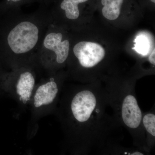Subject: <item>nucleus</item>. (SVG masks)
<instances>
[{
  "mask_svg": "<svg viewBox=\"0 0 155 155\" xmlns=\"http://www.w3.org/2000/svg\"><path fill=\"white\" fill-rule=\"evenodd\" d=\"M122 120L125 125L131 129L139 127L142 119V114L135 97L132 95L127 96L122 103Z\"/></svg>",
  "mask_w": 155,
  "mask_h": 155,
  "instance_id": "6",
  "label": "nucleus"
},
{
  "mask_svg": "<svg viewBox=\"0 0 155 155\" xmlns=\"http://www.w3.org/2000/svg\"><path fill=\"white\" fill-rule=\"evenodd\" d=\"M53 20L50 9L44 5L30 14L17 8L0 16V62L6 70L28 67L39 73L38 56Z\"/></svg>",
  "mask_w": 155,
  "mask_h": 155,
  "instance_id": "1",
  "label": "nucleus"
},
{
  "mask_svg": "<svg viewBox=\"0 0 155 155\" xmlns=\"http://www.w3.org/2000/svg\"><path fill=\"white\" fill-rule=\"evenodd\" d=\"M88 0H61L51 11V15L62 12L65 19L69 21L77 20L80 16L78 5Z\"/></svg>",
  "mask_w": 155,
  "mask_h": 155,
  "instance_id": "7",
  "label": "nucleus"
},
{
  "mask_svg": "<svg viewBox=\"0 0 155 155\" xmlns=\"http://www.w3.org/2000/svg\"><path fill=\"white\" fill-rule=\"evenodd\" d=\"M155 49L153 50L152 52L150 54L149 57V62L153 65H155Z\"/></svg>",
  "mask_w": 155,
  "mask_h": 155,
  "instance_id": "13",
  "label": "nucleus"
},
{
  "mask_svg": "<svg viewBox=\"0 0 155 155\" xmlns=\"http://www.w3.org/2000/svg\"><path fill=\"white\" fill-rule=\"evenodd\" d=\"M7 71H8V70H6V69L3 67L2 65V64H1V62H0V94H2V92L1 89V81H2V79L3 75H4V74H5V72Z\"/></svg>",
  "mask_w": 155,
  "mask_h": 155,
  "instance_id": "12",
  "label": "nucleus"
},
{
  "mask_svg": "<svg viewBox=\"0 0 155 155\" xmlns=\"http://www.w3.org/2000/svg\"><path fill=\"white\" fill-rule=\"evenodd\" d=\"M54 0H3L0 2V16L12 9L20 8L21 6L33 2H38L41 5L48 6Z\"/></svg>",
  "mask_w": 155,
  "mask_h": 155,
  "instance_id": "9",
  "label": "nucleus"
},
{
  "mask_svg": "<svg viewBox=\"0 0 155 155\" xmlns=\"http://www.w3.org/2000/svg\"><path fill=\"white\" fill-rule=\"evenodd\" d=\"M124 0H101L103 15L106 19L114 20L119 17Z\"/></svg>",
  "mask_w": 155,
  "mask_h": 155,
  "instance_id": "8",
  "label": "nucleus"
},
{
  "mask_svg": "<svg viewBox=\"0 0 155 155\" xmlns=\"http://www.w3.org/2000/svg\"><path fill=\"white\" fill-rule=\"evenodd\" d=\"M64 32L53 20L49 25L38 56L39 72L43 71L46 75L55 73L68 61L71 42L65 38Z\"/></svg>",
  "mask_w": 155,
  "mask_h": 155,
  "instance_id": "2",
  "label": "nucleus"
},
{
  "mask_svg": "<svg viewBox=\"0 0 155 155\" xmlns=\"http://www.w3.org/2000/svg\"><path fill=\"white\" fill-rule=\"evenodd\" d=\"M61 78L57 72L46 75L37 84L28 108L31 113L28 135L31 137L38 130L39 120L55 110L61 89Z\"/></svg>",
  "mask_w": 155,
  "mask_h": 155,
  "instance_id": "3",
  "label": "nucleus"
},
{
  "mask_svg": "<svg viewBox=\"0 0 155 155\" xmlns=\"http://www.w3.org/2000/svg\"><path fill=\"white\" fill-rule=\"evenodd\" d=\"M135 41L136 45L134 49L142 54H146L150 48L148 40L144 36H139L136 38Z\"/></svg>",
  "mask_w": 155,
  "mask_h": 155,
  "instance_id": "10",
  "label": "nucleus"
},
{
  "mask_svg": "<svg viewBox=\"0 0 155 155\" xmlns=\"http://www.w3.org/2000/svg\"><path fill=\"white\" fill-rule=\"evenodd\" d=\"M38 72L32 67H20L7 71L1 83L2 94L14 99L22 109H28L38 83Z\"/></svg>",
  "mask_w": 155,
  "mask_h": 155,
  "instance_id": "4",
  "label": "nucleus"
},
{
  "mask_svg": "<svg viewBox=\"0 0 155 155\" xmlns=\"http://www.w3.org/2000/svg\"><path fill=\"white\" fill-rule=\"evenodd\" d=\"M72 50L73 56L84 68L95 67L105 56V51L103 47L92 42H78L74 45Z\"/></svg>",
  "mask_w": 155,
  "mask_h": 155,
  "instance_id": "5",
  "label": "nucleus"
},
{
  "mask_svg": "<svg viewBox=\"0 0 155 155\" xmlns=\"http://www.w3.org/2000/svg\"><path fill=\"white\" fill-rule=\"evenodd\" d=\"M143 125L147 131L153 136H155V116L154 114H148L143 119Z\"/></svg>",
  "mask_w": 155,
  "mask_h": 155,
  "instance_id": "11",
  "label": "nucleus"
},
{
  "mask_svg": "<svg viewBox=\"0 0 155 155\" xmlns=\"http://www.w3.org/2000/svg\"><path fill=\"white\" fill-rule=\"evenodd\" d=\"M152 2L155 3V0H150Z\"/></svg>",
  "mask_w": 155,
  "mask_h": 155,
  "instance_id": "14",
  "label": "nucleus"
}]
</instances>
